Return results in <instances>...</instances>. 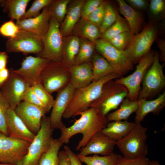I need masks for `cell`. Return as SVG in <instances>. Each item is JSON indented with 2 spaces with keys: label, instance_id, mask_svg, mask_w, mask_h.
<instances>
[{
  "label": "cell",
  "instance_id": "52a82bcc",
  "mask_svg": "<svg viewBox=\"0 0 165 165\" xmlns=\"http://www.w3.org/2000/svg\"><path fill=\"white\" fill-rule=\"evenodd\" d=\"M42 38L43 50L36 54L37 57L53 62L62 61L63 37L60 30V24L52 17L50 20L49 29Z\"/></svg>",
  "mask_w": 165,
  "mask_h": 165
},
{
  "label": "cell",
  "instance_id": "7402d4cb",
  "mask_svg": "<svg viewBox=\"0 0 165 165\" xmlns=\"http://www.w3.org/2000/svg\"><path fill=\"white\" fill-rule=\"evenodd\" d=\"M86 0H71L65 18L60 25V30L63 37L72 34V31L81 18L82 7Z\"/></svg>",
  "mask_w": 165,
  "mask_h": 165
},
{
  "label": "cell",
  "instance_id": "2e32d148",
  "mask_svg": "<svg viewBox=\"0 0 165 165\" xmlns=\"http://www.w3.org/2000/svg\"><path fill=\"white\" fill-rule=\"evenodd\" d=\"M75 89L69 83L58 92L50 117L52 127L60 130L65 125L62 121L63 115L69 104Z\"/></svg>",
  "mask_w": 165,
  "mask_h": 165
},
{
  "label": "cell",
  "instance_id": "44dd1931",
  "mask_svg": "<svg viewBox=\"0 0 165 165\" xmlns=\"http://www.w3.org/2000/svg\"><path fill=\"white\" fill-rule=\"evenodd\" d=\"M70 83L75 90L85 87L94 81L91 61L70 66Z\"/></svg>",
  "mask_w": 165,
  "mask_h": 165
},
{
  "label": "cell",
  "instance_id": "603a6c76",
  "mask_svg": "<svg viewBox=\"0 0 165 165\" xmlns=\"http://www.w3.org/2000/svg\"><path fill=\"white\" fill-rule=\"evenodd\" d=\"M137 102L134 122L136 123H141L149 113L155 115L159 114L165 106V91L153 100L141 99L137 100Z\"/></svg>",
  "mask_w": 165,
  "mask_h": 165
},
{
  "label": "cell",
  "instance_id": "d590c367",
  "mask_svg": "<svg viewBox=\"0 0 165 165\" xmlns=\"http://www.w3.org/2000/svg\"><path fill=\"white\" fill-rule=\"evenodd\" d=\"M31 87L49 112L52 109L54 101L51 94L45 88L40 82L36 83Z\"/></svg>",
  "mask_w": 165,
  "mask_h": 165
},
{
  "label": "cell",
  "instance_id": "ba28073f",
  "mask_svg": "<svg viewBox=\"0 0 165 165\" xmlns=\"http://www.w3.org/2000/svg\"><path fill=\"white\" fill-rule=\"evenodd\" d=\"M128 95V91L125 86L111 80L105 84L101 95L90 107L99 108L106 116L112 110L116 109Z\"/></svg>",
  "mask_w": 165,
  "mask_h": 165
},
{
  "label": "cell",
  "instance_id": "e0dca14e",
  "mask_svg": "<svg viewBox=\"0 0 165 165\" xmlns=\"http://www.w3.org/2000/svg\"><path fill=\"white\" fill-rule=\"evenodd\" d=\"M50 61L39 57L29 56L24 59L20 68L14 71L22 77L31 86L40 82L41 73Z\"/></svg>",
  "mask_w": 165,
  "mask_h": 165
},
{
  "label": "cell",
  "instance_id": "4fadbf2b",
  "mask_svg": "<svg viewBox=\"0 0 165 165\" xmlns=\"http://www.w3.org/2000/svg\"><path fill=\"white\" fill-rule=\"evenodd\" d=\"M30 143L0 131V163L17 164L27 153Z\"/></svg>",
  "mask_w": 165,
  "mask_h": 165
},
{
  "label": "cell",
  "instance_id": "60d3db41",
  "mask_svg": "<svg viewBox=\"0 0 165 165\" xmlns=\"http://www.w3.org/2000/svg\"><path fill=\"white\" fill-rule=\"evenodd\" d=\"M150 160L146 156L128 158L118 155L115 165H149Z\"/></svg>",
  "mask_w": 165,
  "mask_h": 165
},
{
  "label": "cell",
  "instance_id": "836d02e7",
  "mask_svg": "<svg viewBox=\"0 0 165 165\" xmlns=\"http://www.w3.org/2000/svg\"><path fill=\"white\" fill-rule=\"evenodd\" d=\"M126 31H130L129 25L126 19L120 16L117 12L116 21L102 34L101 38L108 41L118 35Z\"/></svg>",
  "mask_w": 165,
  "mask_h": 165
},
{
  "label": "cell",
  "instance_id": "f35d334b",
  "mask_svg": "<svg viewBox=\"0 0 165 165\" xmlns=\"http://www.w3.org/2000/svg\"><path fill=\"white\" fill-rule=\"evenodd\" d=\"M53 0H35L29 9L26 11L20 20L33 18L38 16L40 11L45 7L49 6Z\"/></svg>",
  "mask_w": 165,
  "mask_h": 165
},
{
  "label": "cell",
  "instance_id": "11a10c76",
  "mask_svg": "<svg viewBox=\"0 0 165 165\" xmlns=\"http://www.w3.org/2000/svg\"><path fill=\"white\" fill-rule=\"evenodd\" d=\"M0 165H17L14 163H0Z\"/></svg>",
  "mask_w": 165,
  "mask_h": 165
},
{
  "label": "cell",
  "instance_id": "e575fe53",
  "mask_svg": "<svg viewBox=\"0 0 165 165\" xmlns=\"http://www.w3.org/2000/svg\"><path fill=\"white\" fill-rule=\"evenodd\" d=\"M70 1L71 0H53L49 6L51 16L54 18L60 25L65 18Z\"/></svg>",
  "mask_w": 165,
  "mask_h": 165
},
{
  "label": "cell",
  "instance_id": "d6a6232c",
  "mask_svg": "<svg viewBox=\"0 0 165 165\" xmlns=\"http://www.w3.org/2000/svg\"><path fill=\"white\" fill-rule=\"evenodd\" d=\"M78 157L82 163L87 165H115L118 155L113 152L104 156L93 155L92 156H83L77 155Z\"/></svg>",
  "mask_w": 165,
  "mask_h": 165
},
{
  "label": "cell",
  "instance_id": "f6af8a7d",
  "mask_svg": "<svg viewBox=\"0 0 165 165\" xmlns=\"http://www.w3.org/2000/svg\"><path fill=\"white\" fill-rule=\"evenodd\" d=\"M22 101L41 107L48 112L45 107L34 93L31 86L24 94Z\"/></svg>",
  "mask_w": 165,
  "mask_h": 165
},
{
  "label": "cell",
  "instance_id": "6da1fadb",
  "mask_svg": "<svg viewBox=\"0 0 165 165\" xmlns=\"http://www.w3.org/2000/svg\"><path fill=\"white\" fill-rule=\"evenodd\" d=\"M80 118L71 126H65L60 130L61 135L58 138L64 144L68 143L70 138L78 133L82 135V139L76 147L77 151L83 147L89 140L96 133L101 131L106 126L105 116L98 108L90 107L79 113Z\"/></svg>",
  "mask_w": 165,
  "mask_h": 165
},
{
  "label": "cell",
  "instance_id": "d6986e66",
  "mask_svg": "<svg viewBox=\"0 0 165 165\" xmlns=\"http://www.w3.org/2000/svg\"><path fill=\"white\" fill-rule=\"evenodd\" d=\"M43 9L37 16L16 21L20 30L29 31L42 37L47 31L51 13L49 6Z\"/></svg>",
  "mask_w": 165,
  "mask_h": 165
},
{
  "label": "cell",
  "instance_id": "f546056e",
  "mask_svg": "<svg viewBox=\"0 0 165 165\" xmlns=\"http://www.w3.org/2000/svg\"><path fill=\"white\" fill-rule=\"evenodd\" d=\"M30 0H0L4 11L8 12L11 20H20L26 12V9Z\"/></svg>",
  "mask_w": 165,
  "mask_h": 165
},
{
  "label": "cell",
  "instance_id": "b9f144b4",
  "mask_svg": "<svg viewBox=\"0 0 165 165\" xmlns=\"http://www.w3.org/2000/svg\"><path fill=\"white\" fill-rule=\"evenodd\" d=\"M107 2L104 1L92 12L86 19L99 28L102 22L105 13V6Z\"/></svg>",
  "mask_w": 165,
  "mask_h": 165
},
{
  "label": "cell",
  "instance_id": "9a60e30c",
  "mask_svg": "<svg viewBox=\"0 0 165 165\" xmlns=\"http://www.w3.org/2000/svg\"><path fill=\"white\" fill-rule=\"evenodd\" d=\"M14 111L28 130L35 135L40 129L42 117L47 113L43 108L24 101Z\"/></svg>",
  "mask_w": 165,
  "mask_h": 165
},
{
  "label": "cell",
  "instance_id": "8fae6325",
  "mask_svg": "<svg viewBox=\"0 0 165 165\" xmlns=\"http://www.w3.org/2000/svg\"><path fill=\"white\" fill-rule=\"evenodd\" d=\"M6 47L9 53L37 54L42 51L43 45L42 37L29 31L20 30L15 36L7 41Z\"/></svg>",
  "mask_w": 165,
  "mask_h": 165
},
{
  "label": "cell",
  "instance_id": "4dcf8cb0",
  "mask_svg": "<svg viewBox=\"0 0 165 165\" xmlns=\"http://www.w3.org/2000/svg\"><path fill=\"white\" fill-rule=\"evenodd\" d=\"M63 144L59 139L53 138L48 149L41 156L38 165H58V154Z\"/></svg>",
  "mask_w": 165,
  "mask_h": 165
},
{
  "label": "cell",
  "instance_id": "7bdbcfd3",
  "mask_svg": "<svg viewBox=\"0 0 165 165\" xmlns=\"http://www.w3.org/2000/svg\"><path fill=\"white\" fill-rule=\"evenodd\" d=\"M19 31L16 24L11 20L4 23L0 27V34L9 38L15 36Z\"/></svg>",
  "mask_w": 165,
  "mask_h": 165
},
{
  "label": "cell",
  "instance_id": "bcb514c9",
  "mask_svg": "<svg viewBox=\"0 0 165 165\" xmlns=\"http://www.w3.org/2000/svg\"><path fill=\"white\" fill-rule=\"evenodd\" d=\"M165 8V1L151 0L149 4L151 13L154 16L159 15L164 12Z\"/></svg>",
  "mask_w": 165,
  "mask_h": 165
},
{
  "label": "cell",
  "instance_id": "ee69618b",
  "mask_svg": "<svg viewBox=\"0 0 165 165\" xmlns=\"http://www.w3.org/2000/svg\"><path fill=\"white\" fill-rule=\"evenodd\" d=\"M104 2L101 0L85 1L82 9L81 17L86 19L88 16Z\"/></svg>",
  "mask_w": 165,
  "mask_h": 165
},
{
  "label": "cell",
  "instance_id": "30bf717a",
  "mask_svg": "<svg viewBox=\"0 0 165 165\" xmlns=\"http://www.w3.org/2000/svg\"><path fill=\"white\" fill-rule=\"evenodd\" d=\"M93 42L96 51L108 61L114 73L122 76L133 69V64L123 52L117 50L108 41L100 38Z\"/></svg>",
  "mask_w": 165,
  "mask_h": 165
},
{
  "label": "cell",
  "instance_id": "3957f363",
  "mask_svg": "<svg viewBox=\"0 0 165 165\" xmlns=\"http://www.w3.org/2000/svg\"><path fill=\"white\" fill-rule=\"evenodd\" d=\"M54 130L49 117L44 115L42 119L40 129L31 143L27 153L17 165H38L41 156L50 146Z\"/></svg>",
  "mask_w": 165,
  "mask_h": 165
},
{
  "label": "cell",
  "instance_id": "9f6ffc18",
  "mask_svg": "<svg viewBox=\"0 0 165 165\" xmlns=\"http://www.w3.org/2000/svg\"></svg>",
  "mask_w": 165,
  "mask_h": 165
},
{
  "label": "cell",
  "instance_id": "74e56055",
  "mask_svg": "<svg viewBox=\"0 0 165 165\" xmlns=\"http://www.w3.org/2000/svg\"><path fill=\"white\" fill-rule=\"evenodd\" d=\"M133 36L130 31L123 32L108 42L118 50L123 52L131 42Z\"/></svg>",
  "mask_w": 165,
  "mask_h": 165
},
{
  "label": "cell",
  "instance_id": "f907efd6",
  "mask_svg": "<svg viewBox=\"0 0 165 165\" xmlns=\"http://www.w3.org/2000/svg\"><path fill=\"white\" fill-rule=\"evenodd\" d=\"M58 157V165H70L68 157L64 150L59 151Z\"/></svg>",
  "mask_w": 165,
  "mask_h": 165
},
{
  "label": "cell",
  "instance_id": "f5cc1de1",
  "mask_svg": "<svg viewBox=\"0 0 165 165\" xmlns=\"http://www.w3.org/2000/svg\"><path fill=\"white\" fill-rule=\"evenodd\" d=\"M8 56L5 52H0V70L6 68Z\"/></svg>",
  "mask_w": 165,
  "mask_h": 165
},
{
  "label": "cell",
  "instance_id": "5bb4252c",
  "mask_svg": "<svg viewBox=\"0 0 165 165\" xmlns=\"http://www.w3.org/2000/svg\"><path fill=\"white\" fill-rule=\"evenodd\" d=\"M30 85L12 68L7 80L0 87L4 97L10 108L14 110L22 101L23 97Z\"/></svg>",
  "mask_w": 165,
  "mask_h": 165
},
{
  "label": "cell",
  "instance_id": "ab89813d",
  "mask_svg": "<svg viewBox=\"0 0 165 165\" xmlns=\"http://www.w3.org/2000/svg\"><path fill=\"white\" fill-rule=\"evenodd\" d=\"M9 105L0 90V131L8 136L7 129L6 117Z\"/></svg>",
  "mask_w": 165,
  "mask_h": 165
},
{
  "label": "cell",
  "instance_id": "ffe728a7",
  "mask_svg": "<svg viewBox=\"0 0 165 165\" xmlns=\"http://www.w3.org/2000/svg\"><path fill=\"white\" fill-rule=\"evenodd\" d=\"M6 125L8 136L11 137L31 143L35 137L36 135L28 130L14 110L10 108L7 113Z\"/></svg>",
  "mask_w": 165,
  "mask_h": 165
},
{
  "label": "cell",
  "instance_id": "d4e9b609",
  "mask_svg": "<svg viewBox=\"0 0 165 165\" xmlns=\"http://www.w3.org/2000/svg\"><path fill=\"white\" fill-rule=\"evenodd\" d=\"M127 120L108 122L101 132L116 141L123 138L131 131L135 125Z\"/></svg>",
  "mask_w": 165,
  "mask_h": 165
},
{
  "label": "cell",
  "instance_id": "484cf974",
  "mask_svg": "<svg viewBox=\"0 0 165 165\" xmlns=\"http://www.w3.org/2000/svg\"><path fill=\"white\" fill-rule=\"evenodd\" d=\"M72 35L92 42L101 38L99 28L87 19L81 17L74 27Z\"/></svg>",
  "mask_w": 165,
  "mask_h": 165
},
{
  "label": "cell",
  "instance_id": "681fc988",
  "mask_svg": "<svg viewBox=\"0 0 165 165\" xmlns=\"http://www.w3.org/2000/svg\"><path fill=\"white\" fill-rule=\"evenodd\" d=\"M156 40V43L160 52V55L159 56L160 60L164 62L165 61V41L160 38H157Z\"/></svg>",
  "mask_w": 165,
  "mask_h": 165
},
{
  "label": "cell",
  "instance_id": "83f0119b",
  "mask_svg": "<svg viewBox=\"0 0 165 165\" xmlns=\"http://www.w3.org/2000/svg\"><path fill=\"white\" fill-rule=\"evenodd\" d=\"M119 108L108 113L105 116L107 122L127 120L130 115L135 112L137 108V100L131 101L127 97L120 105Z\"/></svg>",
  "mask_w": 165,
  "mask_h": 165
},
{
  "label": "cell",
  "instance_id": "7dc6e473",
  "mask_svg": "<svg viewBox=\"0 0 165 165\" xmlns=\"http://www.w3.org/2000/svg\"><path fill=\"white\" fill-rule=\"evenodd\" d=\"M64 148L69 159L70 165H82L77 155L72 151L68 146H64Z\"/></svg>",
  "mask_w": 165,
  "mask_h": 165
},
{
  "label": "cell",
  "instance_id": "f1b7e54d",
  "mask_svg": "<svg viewBox=\"0 0 165 165\" xmlns=\"http://www.w3.org/2000/svg\"><path fill=\"white\" fill-rule=\"evenodd\" d=\"M91 62L94 81L98 80L114 72L108 61L96 51L94 52Z\"/></svg>",
  "mask_w": 165,
  "mask_h": 165
},
{
  "label": "cell",
  "instance_id": "7c38bea8",
  "mask_svg": "<svg viewBox=\"0 0 165 165\" xmlns=\"http://www.w3.org/2000/svg\"><path fill=\"white\" fill-rule=\"evenodd\" d=\"M155 53L150 51L142 57L133 73L125 77H122L116 79V83L123 85L127 88V97L130 101L137 100L142 80L146 71L152 63Z\"/></svg>",
  "mask_w": 165,
  "mask_h": 165
},
{
  "label": "cell",
  "instance_id": "1f68e13d",
  "mask_svg": "<svg viewBox=\"0 0 165 165\" xmlns=\"http://www.w3.org/2000/svg\"><path fill=\"white\" fill-rule=\"evenodd\" d=\"M79 38L80 46L75 59V64L91 61L95 52V45L94 43L86 39Z\"/></svg>",
  "mask_w": 165,
  "mask_h": 165
},
{
  "label": "cell",
  "instance_id": "cb8c5ba5",
  "mask_svg": "<svg viewBox=\"0 0 165 165\" xmlns=\"http://www.w3.org/2000/svg\"><path fill=\"white\" fill-rule=\"evenodd\" d=\"M120 13L129 25L130 32L134 36L140 32L143 22L141 13L132 8L123 0H117Z\"/></svg>",
  "mask_w": 165,
  "mask_h": 165
},
{
  "label": "cell",
  "instance_id": "4316f807",
  "mask_svg": "<svg viewBox=\"0 0 165 165\" xmlns=\"http://www.w3.org/2000/svg\"><path fill=\"white\" fill-rule=\"evenodd\" d=\"M80 46L79 37L72 35L63 37L62 61L70 66L74 65Z\"/></svg>",
  "mask_w": 165,
  "mask_h": 165
},
{
  "label": "cell",
  "instance_id": "c3c4849f",
  "mask_svg": "<svg viewBox=\"0 0 165 165\" xmlns=\"http://www.w3.org/2000/svg\"><path fill=\"white\" fill-rule=\"evenodd\" d=\"M126 2L132 8L142 10L147 9L148 2L145 0H127Z\"/></svg>",
  "mask_w": 165,
  "mask_h": 165
},
{
  "label": "cell",
  "instance_id": "8d00e7d4",
  "mask_svg": "<svg viewBox=\"0 0 165 165\" xmlns=\"http://www.w3.org/2000/svg\"><path fill=\"white\" fill-rule=\"evenodd\" d=\"M117 12L111 5L107 2L106 3L102 22L99 28L102 34L116 22L117 18Z\"/></svg>",
  "mask_w": 165,
  "mask_h": 165
},
{
  "label": "cell",
  "instance_id": "8992f818",
  "mask_svg": "<svg viewBox=\"0 0 165 165\" xmlns=\"http://www.w3.org/2000/svg\"><path fill=\"white\" fill-rule=\"evenodd\" d=\"M158 33L156 25L152 24L146 25L142 31L133 36L123 53L133 64L138 62L151 51L152 46L156 39Z\"/></svg>",
  "mask_w": 165,
  "mask_h": 165
},
{
  "label": "cell",
  "instance_id": "9c48e42d",
  "mask_svg": "<svg viewBox=\"0 0 165 165\" xmlns=\"http://www.w3.org/2000/svg\"><path fill=\"white\" fill-rule=\"evenodd\" d=\"M163 68V66L160 62L159 55L157 53H155L152 63L142 80V88L139 92L137 100L147 99L164 89L165 77Z\"/></svg>",
  "mask_w": 165,
  "mask_h": 165
},
{
  "label": "cell",
  "instance_id": "816d5d0a",
  "mask_svg": "<svg viewBox=\"0 0 165 165\" xmlns=\"http://www.w3.org/2000/svg\"><path fill=\"white\" fill-rule=\"evenodd\" d=\"M9 75V70L6 68L0 70V88L7 80Z\"/></svg>",
  "mask_w": 165,
  "mask_h": 165
},
{
  "label": "cell",
  "instance_id": "277c9868",
  "mask_svg": "<svg viewBox=\"0 0 165 165\" xmlns=\"http://www.w3.org/2000/svg\"><path fill=\"white\" fill-rule=\"evenodd\" d=\"M126 136L116 141V145L124 157L134 158L146 156L148 152L146 144L147 129L141 123H135Z\"/></svg>",
  "mask_w": 165,
  "mask_h": 165
},
{
  "label": "cell",
  "instance_id": "7a4b0ae2",
  "mask_svg": "<svg viewBox=\"0 0 165 165\" xmlns=\"http://www.w3.org/2000/svg\"><path fill=\"white\" fill-rule=\"evenodd\" d=\"M122 77L114 72L98 80L93 81L85 87L75 90L63 117L66 119L79 115L89 108L91 104L100 96L106 83Z\"/></svg>",
  "mask_w": 165,
  "mask_h": 165
},
{
  "label": "cell",
  "instance_id": "5b68a950",
  "mask_svg": "<svg viewBox=\"0 0 165 165\" xmlns=\"http://www.w3.org/2000/svg\"><path fill=\"white\" fill-rule=\"evenodd\" d=\"M70 66L63 61H50L42 70L40 82L50 94L58 92L70 82Z\"/></svg>",
  "mask_w": 165,
  "mask_h": 165
},
{
  "label": "cell",
  "instance_id": "ac0fdd59",
  "mask_svg": "<svg viewBox=\"0 0 165 165\" xmlns=\"http://www.w3.org/2000/svg\"><path fill=\"white\" fill-rule=\"evenodd\" d=\"M116 141L112 139L101 131L95 134L78 154L86 156L89 155H109L113 152Z\"/></svg>",
  "mask_w": 165,
  "mask_h": 165
},
{
  "label": "cell",
  "instance_id": "db71d44e",
  "mask_svg": "<svg viewBox=\"0 0 165 165\" xmlns=\"http://www.w3.org/2000/svg\"><path fill=\"white\" fill-rule=\"evenodd\" d=\"M149 165H161L159 162L156 160H150L149 161Z\"/></svg>",
  "mask_w": 165,
  "mask_h": 165
}]
</instances>
